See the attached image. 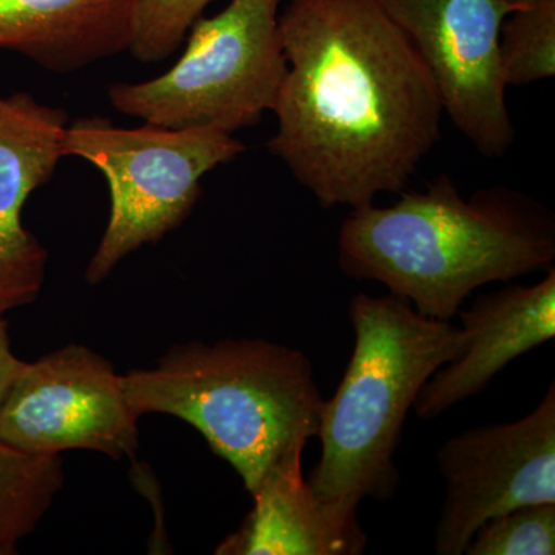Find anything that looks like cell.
Instances as JSON below:
<instances>
[{
  "label": "cell",
  "instance_id": "14",
  "mask_svg": "<svg viewBox=\"0 0 555 555\" xmlns=\"http://www.w3.org/2000/svg\"><path fill=\"white\" fill-rule=\"evenodd\" d=\"M61 455H30L0 443V555L17 553L64 486Z\"/></svg>",
  "mask_w": 555,
  "mask_h": 555
},
{
  "label": "cell",
  "instance_id": "2",
  "mask_svg": "<svg viewBox=\"0 0 555 555\" xmlns=\"http://www.w3.org/2000/svg\"><path fill=\"white\" fill-rule=\"evenodd\" d=\"M553 214L517 190L463 198L451 178L401 192L389 207L352 208L338 236V264L375 281L416 312L451 321L477 288L553 268Z\"/></svg>",
  "mask_w": 555,
  "mask_h": 555
},
{
  "label": "cell",
  "instance_id": "6",
  "mask_svg": "<svg viewBox=\"0 0 555 555\" xmlns=\"http://www.w3.org/2000/svg\"><path fill=\"white\" fill-rule=\"evenodd\" d=\"M278 3L230 0L217 16H201L169 72L109 87L113 107L167 129L211 127L233 134L258 126L275 107L287 73Z\"/></svg>",
  "mask_w": 555,
  "mask_h": 555
},
{
  "label": "cell",
  "instance_id": "13",
  "mask_svg": "<svg viewBox=\"0 0 555 555\" xmlns=\"http://www.w3.org/2000/svg\"><path fill=\"white\" fill-rule=\"evenodd\" d=\"M141 0H0V50L73 73L129 51Z\"/></svg>",
  "mask_w": 555,
  "mask_h": 555
},
{
  "label": "cell",
  "instance_id": "8",
  "mask_svg": "<svg viewBox=\"0 0 555 555\" xmlns=\"http://www.w3.org/2000/svg\"><path fill=\"white\" fill-rule=\"evenodd\" d=\"M138 420L107 358L68 345L14 379L0 408V443L30 455L86 449L119 460L137 454Z\"/></svg>",
  "mask_w": 555,
  "mask_h": 555
},
{
  "label": "cell",
  "instance_id": "11",
  "mask_svg": "<svg viewBox=\"0 0 555 555\" xmlns=\"http://www.w3.org/2000/svg\"><path fill=\"white\" fill-rule=\"evenodd\" d=\"M456 317L467 332L466 349L420 390L414 403L418 418H437L478 396L507 364L554 338L555 269L532 286L513 284L480 295Z\"/></svg>",
  "mask_w": 555,
  "mask_h": 555
},
{
  "label": "cell",
  "instance_id": "9",
  "mask_svg": "<svg viewBox=\"0 0 555 555\" xmlns=\"http://www.w3.org/2000/svg\"><path fill=\"white\" fill-rule=\"evenodd\" d=\"M447 496L436 528L438 555H463L489 518L555 503V386L517 420L473 427L437 451Z\"/></svg>",
  "mask_w": 555,
  "mask_h": 555
},
{
  "label": "cell",
  "instance_id": "4",
  "mask_svg": "<svg viewBox=\"0 0 555 555\" xmlns=\"http://www.w3.org/2000/svg\"><path fill=\"white\" fill-rule=\"evenodd\" d=\"M349 320L356 345L337 392L324 400L321 459L308 485L324 505L357 514L364 500L396 494L393 455L409 411L427 379L462 356L467 332L392 294L356 295Z\"/></svg>",
  "mask_w": 555,
  "mask_h": 555
},
{
  "label": "cell",
  "instance_id": "16",
  "mask_svg": "<svg viewBox=\"0 0 555 555\" xmlns=\"http://www.w3.org/2000/svg\"><path fill=\"white\" fill-rule=\"evenodd\" d=\"M466 555H554L555 503L516 507L489 518L467 543Z\"/></svg>",
  "mask_w": 555,
  "mask_h": 555
},
{
  "label": "cell",
  "instance_id": "20",
  "mask_svg": "<svg viewBox=\"0 0 555 555\" xmlns=\"http://www.w3.org/2000/svg\"><path fill=\"white\" fill-rule=\"evenodd\" d=\"M0 102H2V98H0Z\"/></svg>",
  "mask_w": 555,
  "mask_h": 555
},
{
  "label": "cell",
  "instance_id": "18",
  "mask_svg": "<svg viewBox=\"0 0 555 555\" xmlns=\"http://www.w3.org/2000/svg\"><path fill=\"white\" fill-rule=\"evenodd\" d=\"M25 364L27 363L14 356L13 350H11L9 323H7L3 315H0V408H2L11 385L21 374Z\"/></svg>",
  "mask_w": 555,
  "mask_h": 555
},
{
  "label": "cell",
  "instance_id": "12",
  "mask_svg": "<svg viewBox=\"0 0 555 555\" xmlns=\"http://www.w3.org/2000/svg\"><path fill=\"white\" fill-rule=\"evenodd\" d=\"M305 449L284 456L254 494L238 531L225 537L218 555H360L367 535L357 514L317 499L302 476Z\"/></svg>",
  "mask_w": 555,
  "mask_h": 555
},
{
  "label": "cell",
  "instance_id": "3",
  "mask_svg": "<svg viewBox=\"0 0 555 555\" xmlns=\"http://www.w3.org/2000/svg\"><path fill=\"white\" fill-rule=\"evenodd\" d=\"M122 383L134 414L184 420L235 467L250 494L320 433L324 398L309 357L269 339L182 343Z\"/></svg>",
  "mask_w": 555,
  "mask_h": 555
},
{
  "label": "cell",
  "instance_id": "1",
  "mask_svg": "<svg viewBox=\"0 0 555 555\" xmlns=\"http://www.w3.org/2000/svg\"><path fill=\"white\" fill-rule=\"evenodd\" d=\"M268 147L324 208L401 193L441 139L433 75L375 0H288Z\"/></svg>",
  "mask_w": 555,
  "mask_h": 555
},
{
  "label": "cell",
  "instance_id": "19",
  "mask_svg": "<svg viewBox=\"0 0 555 555\" xmlns=\"http://www.w3.org/2000/svg\"><path fill=\"white\" fill-rule=\"evenodd\" d=\"M511 10L520 11L534 9V7L545 5V3L555 2V0H505Z\"/></svg>",
  "mask_w": 555,
  "mask_h": 555
},
{
  "label": "cell",
  "instance_id": "7",
  "mask_svg": "<svg viewBox=\"0 0 555 555\" xmlns=\"http://www.w3.org/2000/svg\"><path fill=\"white\" fill-rule=\"evenodd\" d=\"M433 75L444 113L486 158L513 147L500 33L505 0H375Z\"/></svg>",
  "mask_w": 555,
  "mask_h": 555
},
{
  "label": "cell",
  "instance_id": "17",
  "mask_svg": "<svg viewBox=\"0 0 555 555\" xmlns=\"http://www.w3.org/2000/svg\"><path fill=\"white\" fill-rule=\"evenodd\" d=\"M214 0H141L129 51L144 64L170 57Z\"/></svg>",
  "mask_w": 555,
  "mask_h": 555
},
{
  "label": "cell",
  "instance_id": "15",
  "mask_svg": "<svg viewBox=\"0 0 555 555\" xmlns=\"http://www.w3.org/2000/svg\"><path fill=\"white\" fill-rule=\"evenodd\" d=\"M500 65L509 86L555 76V2L514 11L500 33Z\"/></svg>",
  "mask_w": 555,
  "mask_h": 555
},
{
  "label": "cell",
  "instance_id": "10",
  "mask_svg": "<svg viewBox=\"0 0 555 555\" xmlns=\"http://www.w3.org/2000/svg\"><path fill=\"white\" fill-rule=\"evenodd\" d=\"M67 126V112L30 93L0 102V315L33 305L42 291L49 251L25 229L22 208L64 158Z\"/></svg>",
  "mask_w": 555,
  "mask_h": 555
},
{
  "label": "cell",
  "instance_id": "5",
  "mask_svg": "<svg viewBox=\"0 0 555 555\" xmlns=\"http://www.w3.org/2000/svg\"><path fill=\"white\" fill-rule=\"evenodd\" d=\"M233 134L211 127L122 129L104 118L67 126L62 153L90 163L108 182L109 219L86 270L100 284L124 258L179 228L201 196L208 171L244 153Z\"/></svg>",
  "mask_w": 555,
  "mask_h": 555
}]
</instances>
